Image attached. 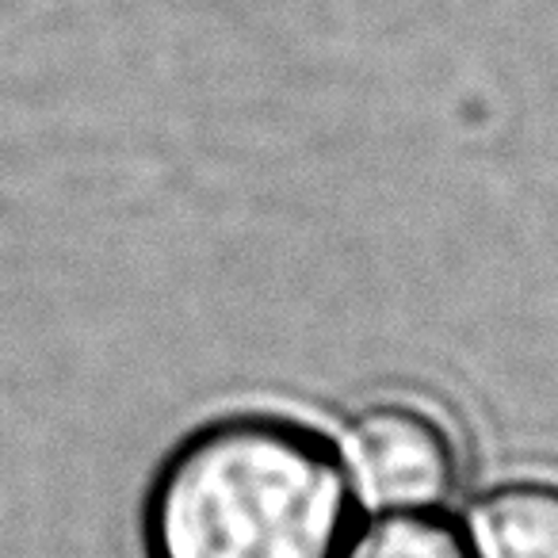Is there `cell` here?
<instances>
[{
  "mask_svg": "<svg viewBox=\"0 0 558 558\" xmlns=\"http://www.w3.org/2000/svg\"><path fill=\"white\" fill-rule=\"evenodd\" d=\"M474 558H558V482L517 478L486 489L466 520Z\"/></svg>",
  "mask_w": 558,
  "mask_h": 558,
  "instance_id": "3957f363",
  "label": "cell"
},
{
  "mask_svg": "<svg viewBox=\"0 0 558 558\" xmlns=\"http://www.w3.org/2000/svg\"><path fill=\"white\" fill-rule=\"evenodd\" d=\"M344 471L372 509L425 512L456 494L459 451L433 413L383 402L360 413L344 433Z\"/></svg>",
  "mask_w": 558,
  "mask_h": 558,
  "instance_id": "7a4b0ae2",
  "label": "cell"
},
{
  "mask_svg": "<svg viewBox=\"0 0 558 558\" xmlns=\"http://www.w3.org/2000/svg\"><path fill=\"white\" fill-rule=\"evenodd\" d=\"M352 482L318 433L238 417L195 433L157 474L149 558H337Z\"/></svg>",
  "mask_w": 558,
  "mask_h": 558,
  "instance_id": "6da1fadb",
  "label": "cell"
},
{
  "mask_svg": "<svg viewBox=\"0 0 558 558\" xmlns=\"http://www.w3.org/2000/svg\"><path fill=\"white\" fill-rule=\"evenodd\" d=\"M337 558H474L456 524L425 512H383Z\"/></svg>",
  "mask_w": 558,
  "mask_h": 558,
  "instance_id": "277c9868",
  "label": "cell"
}]
</instances>
